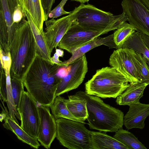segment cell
Returning a JSON list of instances; mask_svg holds the SVG:
<instances>
[{
  "instance_id": "cell-1",
  "label": "cell",
  "mask_w": 149,
  "mask_h": 149,
  "mask_svg": "<svg viewBox=\"0 0 149 149\" xmlns=\"http://www.w3.org/2000/svg\"><path fill=\"white\" fill-rule=\"evenodd\" d=\"M59 64L51 63L36 54L23 78L27 91L40 105L49 107L61 79L56 74Z\"/></svg>"
},
{
  "instance_id": "cell-2",
  "label": "cell",
  "mask_w": 149,
  "mask_h": 149,
  "mask_svg": "<svg viewBox=\"0 0 149 149\" xmlns=\"http://www.w3.org/2000/svg\"><path fill=\"white\" fill-rule=\"evenodd\" d=\"M25 18L18 23L9 47L10 78L23 79L37 54L36 41Z\"/></svg>"
},
{
  "instance_id": "cell-3",
  "label": "cell",
  "mask_w": 149,
  "mask_h": 149,
  "mask_svg": "<svg viewBox=\"0 0 149 149\" xmlns=\"http://www.w3.org/2000/svg\"><path fill=\"white\" fill-rule=\"evenodd\" d=\"M74 22L86 29L95 31H109L117 29L128 21L123 12L114 15L91 4L81 3L72 12Z\"/></svg>"
},
{
  "instance_id": "cell-4",
  "label": "cell",
  "mask_w": 149,
  "mask_h": 149,
  "mask_svg": "<svg viewBox=\"0 0 149 149\" xmlns=\"http://www.w3.org/2000/svg\"><path fill=\"white\" fill-rule=\"evenodd\" d=\"M88 124L90 129L116 132L122 128L124 114L120 110L105 103L99 97L86 93Z\"/></svg>"
},
{
  "instance_id": "cell-5",
  "label": "cell",
  "mask_w": 149,
  "mask_h": 149,
  "mask_svg": "<svg viewBox=\"0 0 149 149\" xmlns=\"http://www.w3.org/2000/svg\"><path fill=\"white\" fill-rule=\"evenodd\" d=\"M127 78L114 68L107 67L97 70L85 84V92L103 98H116L130 86Z\"/></svg>"
},
{
  "instance_id": "cell-6",
  "label": "cell",
  "mask_w": 149,
  "mask_h": 149,
  "mask_svg": "<svg viewBox=\"0 0 149 149\" xmlns=\"http://www.w3.org/2000/svg\"><path fill=\"white\" fill-rule=\"evenodd\" d=\"M56 138L69 149H92L90 131L84 123L64 118L56 120Z\"/></svg>"
},
{
  "instance_id": "cell-7",
  "label": "cell",
  "mask_w": 149,
  "mask_h": 149,
  "mask_svg": "<svg viewBox=\"0 0 149 149\" xmlns=\"http://www.w3.org/2000/svg\"><path fill=\"white\" fill-rule=\"evenodd\" d=\"M109 63L125 77L130 83L141 81V68L133 50L121 48L114 50L110 56Z\"/></svg>"
},
{
  "instance_id": "cell-8",
  "label": "cell",
  "mask_w": 149,
  "mask_h": 149,
  "mask_svg": "<svg viewBox=\"0 0 149 149\" xmlns=\"http://www.w3.org/2000/svg\"><path fill=\"white\" fill-rule=\"evenodd\" d=\"M17 110L21 118V127L29 135L37 139L40 124L38 106L27 91H23Z\"/></svg>"
},
{
  "instance_id": "cell-9",
  "label": "cell",
  "mask_w": 149,
  "mask_h": 149,
  "mask_svg": "<svg viewBox=\"0 0 149 149\" xmlns=\"http://www.w3.org/2000/svg\"><path fill=\"white\" fill-rule=\"evenodd\" d=\"M107 31H95L85 29L74 22L64 36L58 47L72 52Z\"/></svg>"
},
{
  "instance_id": "cell-10",
  "label": "cell",
  "mask_w": 149,
  "mask_h": 149,
  "mask_svg": "<svg viewBox=\"0 0 149 149\" xmlns=\"http://www.w3.org/2000/svg\"><path fill=\"white\" fill-rule=\"evenodd\" d=\"M123 12L136 31L149 36V9L141 0H123Z\"/></svg>"
},
{
  "instance_id": "cell-11",
  "label": "cell",
  "mask_w": 149,
  "mask_h": 149,
  "mask_svg": "<svg viewBox=\"0 0 149 149\" xmlns=\"http://www.w3.org/2000/svg\"><path fill=\"white\" fill-rule=\"evenodd\" d=\"M68 74L61 79L56 93V97L78 88L83 82L88 71L85 55L69 64Z\"/></svg>"
},
{
  "instance_id": "cell-12",
  "label": "cell",
  "mask_w": 149,
  "mask_h": 149,
  "mask_svg": "<svg viewBox=\"0 0 149 149\" xmlns=\"http://www.w3.org/2000/svg\"><path fill=\"white\" fill-rule=\"evenodd\" d=\"M45 22V38L52 53L53 49L58 47L60 41L73 24L74 19L71 12L59 19L52 18Z\"/></svg>"
},
{
  "instance_id": "cell-13",
  "label": "cell",
  "mask_w": 149,
  "mask_h": 149,
  "mask_svg": "<svg viewBox=\"0 0 149 149\" xmlns=\"http://www.w3.org/2000/svg\"><path fill=\"white\" fill-rule=\"evenodd\" d=\"M38 107L40 124L37 139L41 145L48 149L56 137V120L51 113L49 107L40 105Z\"/></svg>"
},
{
  "instance_id": "cell-14",
  "label": "cell",
  "mask_w": 149,
  "mask_h": 149,
  "mask_svg": "<svg viewBox=\"0 0 149 149\" xmlns=\"http://www.w3.org/2000/svg\"><path fill=\"white\" fill-rule=\"evenodd\" d=\"M129 106V111L124 116V125L128 130L143 129L145 127V120L149 115V104L140 102Z\"/></svg>"
},
{
  "instance_id": "cell-15",
  "label": "cell",
  "mask_w": 149,
  "mask_h": 149,
  "mask_svg": "<svg viewBox=\"0 0 149 149\" xmlns=\"http://www.w3.org/2000/svg\"><path fill=\"white\" fill-rule=\"evenodd\" d=\"M102 45H106L109 48L118 49L113 41V34L104 38L99 36L73 52L71 53L72 56L69 59L62 61L59 65L62 66H68L71 63L85 55L86 53L91 49Z\"/></svg>"
},
{
  "instance_id": "cell-16",
  "label": "cell",
  "mask_w": 149,
  "mask_h": 149,
  "mask_svg": "<svg viewBox=\"0 0 149 149\" xmlns=\"http://www.w3.org/2000/svg\"><path fill=\"white\" fill-rule=\"evenodd\" d=\"M4 110L6 113L3 120L4 123L3 125L4 127L12 131L19 140L26 143L31 147L35 149H38L40 144L37 139L32 137L29 135L21 127L19 124L16 123L10 117L9 111L5 106L3 102L1 100Z\"/></svg>"
},
{
  "instance_id": "cell-17",
  "label": "cell",
  "mask_w": 149,
  "mask_h": 149,
  "mask_svg": "<svg viewBox=\"0 0 149 149\" xmlns=\"http://www.w3.org/2000/svg\"><path fill=\"white\" fill-rule=\"evenodd\" d=\"M148 85L140 81L130 83L129 86L117 97L116 102L120 105H129L140 102L144 91Z\"/></svg>"
},
{
  "instance_id": "cell-18",
  "label": "cell",
  "mask_w": 149,
  "mask_h": 149,
  "mask_svg": "<svg viewBox=\"0 0 149 149\" xmlns=\"http://www.w3.org/2000/svg\"><path fill=\"white\" fill-rule=\"evenodd\" d=\"M66 104L75 117L83 122L87 119L88 115L85 92L79 91L74 95L68 96Z\"/></svg>"
},
{
  "instance_id": "cell-19",
  "label": "cell",
  "mask_w": 149,
  "mask_h": 149,
  "mask_svg": "<svg viewBox=\"0 0 149 149\" xmlns=\"http://www.w3.org/2000/svg\"><path fill=\"white\" fill-rule=\"evenodd\" d=\"M92 149H129L126 146L106 133L90 131Z\"/></svg>"
},
{
  "instance_id": "cell-20",
  "label": "cell",
  "mask_w": 149,
  "mask_h": 149,
  "mask_svg": "<svg viewBox=\"0 0 149 149\" xmlns=\"http://www.w3.org/2000/svg\"><path fill=\"white\" fill-rule=\"evenodd\" d=\"M24 11L36 41L37 54L49 62L54 64L51 60V53L45 38L44 31H41L33 22L28 12L26 10Z\"/></svg>"
},
{
  "instance_id": "cell-21",
  "label": "cell",
  "mask_w": 149,
  "mask_h": 149,
  "mask_svg": "<svg viewBox=\"0 0 149 149\" xmlns=\"http://www.w3.org/2000/svg\"><path fill=\"white\" fill-rule=\"evenodd\" d=\"M19 4L24 11L26 10L29 13L39 30L43 31L45 20L40 0H20Z\"/></svg>"
},
{
  "instance_id": "cell-22",
  "label": "cell",
  "mask_w": 149,
  "mask_h": 149,
  "mask_svg": "<svg viewBox=\"0 0 149 149\" xmlns=\"http://www.w3.org/2000/svg\"><path fill=\"white\" fill-rule=\"evenodd\" d=\"M121 48L131 49L141 54L149 65V49L143 41L141 33L134 32L126 40Z\"/></svg>"
},
{
  "instance_id": "cell-23",
  "label": "cell",
  "mask_w": 149,
  "mask_h": 149,
  "mask_svg": "<svg viewBox=\"0 0 149 149\" xmlns=\"http://www.w3.org/2000/svg\"><path fill=\"white\" fill-rule=\"evenodd\" d=\"M66 99L58 95L56 96L52 105L49 107L52 114L56 120L60 118H64L86 124L85 122L75 117L70 112L67 107Z\"/></svg>"
},
{
  "instance_id": "cell-24",
  "label": "cell",
  "mask_w": 149,
  "mask_h": 149,
  "mask_svg": "<svg viewBox=\"0 0 149 149\" xmlns=\"http://www.w3.org/2000/svg\"><path fill=\"white\" fill-rule=\"evenodd\" d=\"M113 137L129 149H146L147 148L132 133L122 128L115 132Z\"/></svg>"
},
{
  "instance_id": "cell-25",
  "label": "cell",
  "mask_w": 149,
  "mask_h": 149,
  "mask_svg": "<svg viewBox=\"0 0 149 149\" xmlns=\"http://www.w3.org/2000/svg\"><path fill=\"white\" fill-rule=\"evenodd\" d=\"M136 31L133 26L126 22L116 29L113 34V41L118 49L121 48L126 40Z\"/></svg>"
},
{
  "instance_id": "cell-26",
  "label": "cell",
  "mask_w": 149,
  "mask_h": 149,
  "mask_svg": "<svg viewBox=\"0 0 149 149\" xmlns=\"http://www.w3.org/2000/svg\"><path fill=\"white\" fill-rule=\"evenodd\" d=\"M4 70L6 77L7 91V100L6 102L9 113L11 117L19 124L16 117L20 120H21V118L16 108L12 94L10 69L7 68Z\"/></svg>"
},
{
  "instance_id": "cell-27",
  "label": "cell",
  "mask_w": 149,
  "mask_h": 149,
  "mask_svg": "<svg viewBox=\"0 0 149 149\" xmlns=\"http://www.w3.org/2000/svg\"><path fill=\"white\" fill-rule=\"evenodd\" d=\"M12 93L17 110L20 102L22 93L24 90V85L22 79L11 78Z\"/></svg>"
},
{
  "instance_id": "cell-28",
  "label": "cell",
  "mask_w": 149,
  "mask_h": 149,
  "mask_svg": "<svg viewBox=\"0 0 149 149\" xmlns=\"http://www.w3.org/2000/svg\"><path fill=\"white\" fill-rule=\"evenodd\" d=\"M136 56L141 68V77L140 82L149 85V66L142 55L136 52Z\"/></svg>"
},
{
  "instance_id": "cell-29",
  "label": "cell",
  "mask_w": 149,
  "mask_h": 149,
  "mask_svg": "<svg viewBox=\"0 0 149 149\" xmlns=\"http://www.w3.org/2000/svg\"><path fill=\"white\" fill-rule=\"evenodd\" d=\"M0 99L6 102L7 100V91L6 77L4 70L0 65Z\"/></svg>"
},
{
  "instance_id": "cell-30",
  "label": "cell",
  "mask_w": 149,
  "mask_h": 149,
  "mask_svg": "<svg viewBox=\"0 0 149 149\" xmlns=\"http://www.w3.org/2000/svg\"><path fill=\"white\" fill-rule=\"evenodd\" d=\"M68 0H62L58 5L51 10L48 15V18H57L62 15L69 14L72 12L65 11L64 9V7Z\"/></svg>"
},
{
  "instance_id": "cell-31",
  "label": "cell",
  "mask_w": 149,
  "mask_h": 149,
  "mask_svg": "<svg viewBox=\"0 0 149 149\" xmlns=\"http://www.w3.org/2000/svg\"><path fill=\"white\" fill-rule=\"evenodd\" d=\"M12 17L14 22L17 24L19 23L23 18L26 17L24 11L19 4H18L15 7Z\"/></svg>"
},
{
  "instance_id": "cell-32",
  "label": "cell",
  "mask_w": 149,
  "mask_h": 149,
  "mask_svg": "<svg viewBox=\"0 0 149 149\" xmlns=\"http://www.w3.org/2000/svg\"><path fill=\"white\" fill-rule=\"evenodd\" d=\"M43 11L45 21L48 18V15L51 10L52 6L55 0H40Z\"/></svg>"
},
{
  "instance_id": "cell-33",
  "label": "cell",
  "mask_w": 149,
  "mask_h": 149,
  "mask_svg": "<svg viewBox=\"0 0 149 149\" xmlns=\"http://www.w3.org/2000/svg\"><path fill=\"white\" fill-rule=\"evenodd\" d=\"M70 69V66L69 65L68 66H61L58 69L56 75L59 77L62 78L68 74Z\"/></svg>"
},
{
  "instance_id": "cell-34",
  "label": "cell",
  "mask_w": 149,
  "mask_h": 149,
  "mask_svg": "<svg viewBox=\"0 0 149 149\" xmlns=\"http://www.w3.org/2000/svg\"><path fill=\"white\" fill-rule=\"evenodd\" d=\"M59 56L56 52L54 53L53 56L52 57H51V61L54 64H59L62 61L59 60Z\"/></svg>"
},
{
  "instance_id": "cell-35",
  "label": "cell",
  "mask_w": 149,
  "mask_h": 149,
  "mask_svg": "<svg viewBox=\"0 0 149 149\" xmlns=\"http://www.w3.org/2000/svg\"><path fill=\"white\" fill-rule=\"evenodd\" d=\"M141 35L143 41L149 49V36L146 34L141 33Z\"/></svg>"
},
{
  "instance_id": "cell-36",
  "label": "cell",
  "mask_w": 149,
  "mask_h": 149,
  "mask_svg": "<svg viewBox=\"0 0 149 149\" xmlns=\"http://www.w3.org/2000/svg\"><path fill=\"white\" fill-rule=\"evenodd\" d=\"M56 52L58 55L59 57H63L64 56V51L61 49H56Z\"/></svg>"
},
{
  "instance_id": "cell-37",
  "label": "cell",
  "mask_w": 149,
  "mask_h": 149,
  "mask_svg": "<svg viewBox=\"0 0 149 149\" xmlns=\"http://www.w3.org/2000/svg\"><path fill=\"white\" fill-rule=\"evenodd\" d=\"M145 6L149 9V0H141Z\"/></svg>"
},
{
  "instance_id": "cell-38",
  "label": "cell",
  "mask_w": 149,
  "mask_h": 149,
  "mask_svg": "<svg viewBox=\"0 0 149 149\" xmlns=\"http://www.w3.org/2000/svg\"><path fill=\"white\" fill-rule=\"evenodd\" d=\"M90 0H71V1H75L77 2H79L81 3H83L86 2H88Z\"/></svg>"
},
{
  "instance_id": "cell-39",
  "label": "cell",
  "mask_w": 149,
  "mask_h": 149,
  "mask_svg": "<svg viewBox=\"0 0 149 149\" xmlns=\"http://www.w3.org/2000/svg\"><path fill=\"white\" fill-rule=\"evenodd\" d=\"M17 1L18 4H19V1H20V0H17Z\"/></svg>"
}]
</instances>
